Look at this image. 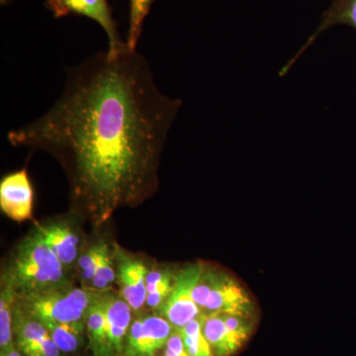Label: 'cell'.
I'll return each instance as SVG.
<instances>
[{
  "label": "cell",
  "mask_w": 356,
  "mask_h": 356,
  "mask_svg": "<svg viewBox=\"0 0 356 356\" xmlns=\"http://www.w3.org/2000/svg\"><path fill=\"white\" fill-rule=\"evenodd\" d=\"M180 106L161 92L146 58L125 42L67 70L51 109L7 138L14 147L60 156L74 202L102 224L153 191L159 154Z\"/></svg>",
  "instance_id": "6da1fadb"
},
{
  "label": "cell",
  "mask_w": 356,
  "mask_h": 356,
  "mask_svg": "<svg viewBox=\"0 0 356 356\" xmlns=\"http://www.w3.org/2000/svg\"><path fill=\"white\" fill-rule=\"evenodd\" d=\"M65 270L36 228L16 248L1 283L10 287L17 297L44 294L70 287Z\"/></svg>",
  "instance_id": "7a4b0ae2"
},
{
  "label": "cell",
  "mask_w": 356,
  "mask_h": 356,
  "mask_svg": "<svg viewBox=\"0 0 356 356\" xmlns=\"http://www.w3.org/2000/svg\"><path fill=\"white\" fill-rule=\"evenodd\" d=\"M99 293L84 287H67L44 294L16 296V303L40 322L79 324L86 323L88 309Z\"/></svg>",
  "instance_id": "3957f363"
},
{
  "label": "cell",
  "mask_w": 356,
  "mask_h": 356,
  "mask_svg": "<svg viewBox=\"0 0 356 356\" xmlns=\"http://www.w3.org/2000/svg\"><path fill=\"white\" fill-rule=\"evenodd\" d=\"M203 270L202 264H194L180 271L175 275L170 296L156 311L159 316L168 321L175 330L181 329L203 315L193 298L194 288Z\"/></svg>",
  "instance_id": "277c9868"
},
{
  "label": "cell",
  "mask_w": 356,
  "mask_h": 356,
  "mask_svg": "<svg viewBox=\"0 0 356 356\" xmlns=\"http://www.w3.org/2000/svg\"><path fill=\"white\" fill-rule=\"evenodd\" d=\"M175 327L158 314L136 318L126 339L125 356H154L165 348Z\"/></svg>",
  "instance_id": "5b68a950"
},
{
  "label": "cell",
  "mask_w": 356,
  "mask_h": 356,
  "mask_svg": "<svg viewBox=\"0 0 356 356\" xmlns=\"http://www.w3.org/2000/svg\"><path fill=\"white\" fill-rule=\"evenodd\" d=\"M210 270L211 290L204 315L209 314H231L250 316L252 300L247 292L233 278L219 271Z\"/></svg>",
  "instance_id": "8992f818"
},
{
  "label": "cell",
  "mask_w": 356,
  "mask_h": 356,
  "mask_svg": "<svg viewBox=\"0 0 356 356\" xmlns=\"http://www.w3.org/2000/svg\"><path fill=\"white\" fill-rule=\"evenodd\" d=\"M46 6L58 18L69 14H77L95 20L106 33L108 38L107 51H116L125 43L119 36L107 0H48Z\"/></svg>",
  "instance_id": "52a82bcc"
},
{
  "label": "cell",
  "mask_w": 356,
  "mask_h": 356,
  "mask_svg": "<svg viewBox=\"0 0 356 356\" xmlns=\"http://www.w3.org/2000/svg\"><path fill=\"white\" fill-rule=\"evenodd\" d=\"M34 189L26 168L9 173L0 182V208L16 222L31 219Z\"/></svg>",
  "instance_id": "ba28073f"
},
{
  "label": "cell",
  "mask_w": 356,
  "mask_h": 356,
  "mask_svg": "<svg viewBox=\"0 0 356 356\" xmlns=\"http://www.w3.org/2000/svg\"><path fill=\"white\" fill-rule=\"evenodd\" d=\"M117 278L120 294L133 311L139 312L146 305L147 276L149 269L144 262L129 257L122 250L114 254Z\"/></svg>",
  "instance_id": "9c48e42d"
},
{
  "label": "cell",
  "mask_w": 356,
  "mask_h": 356,
  "mask_svg": "<svg viewBox=\"0 0 356 356\" xmlns=\"http://www.w3.org/2000/svg\"><path fill=\"white\" fill-rule=\"evenodd\" d=\"M103 305L106 316L110 355L118 356L125 350L126 339L132 325L133 309L121 294L102 293Z\"/></svg>",
  "instance_id": "30bf717a"
},
{
  "label": "cell",
  "mask_w": 356,
  "mask_h": 356,
  "mask_svg": "<svg viewBox=\"0 0 356 356\" xmlns=\"http://www.w3.org/2000/svg\"><path fill=\"white\" fill-rule=\"evenodd\" d=\"M13 332L16 346L26 356H44V346L51 334L39 320L23 310L14 308Z\"/></svg>",
  "instance_id": "8fae6325"
},
{
  "label": "cell",
  "mask_w": 356,
  "mask_h": 356,
  "mask_svg": "<svg viewBox=\"0 0 356 356\" xmlns=\"http://www.w3.org/2000/svg\"><path fill=\"white\" fill-rule=\"evenodd\" d=\"M337 25H348L356 30V0H332L331 4L324 11L316 31L309 37L301 50L289 60V63L280 72V76H285L288 70L296 63L304 51L315 43L320 35L330 28Z\"/></svg>",
  "instance_id": "7c38bea8"
},
{
  "label": "cell",
  "mask_w": 356,
  "mask_h": 356,
  "mask_svg": "<svg viewBox=\"0 0 356 356\" xmlns=\"http://www.w3.org/2000/svg\"><path fill=\"white\" fill-rule=\"evenodd\" d=\"M65 268L79 261V240L72 229L65 222H51L37 227Z\"/></svg>",
  "instance_id": "4fadbf2b"
},
{
  "label": "cell",
  "mask_w": 356,
  "mask_h": 356,
  "mask_svg": "<svg viewBox=\"0 0 356 356\" xmlns=\"http://www.w3.org/2000/svg\"><path fill=\"white\" fill-rule=\"evenodd\" d=\"M202 330L214 356H231L242 346L229 331L222 314H203Z\"/></svg>",
  "instance_id": "5bb4252c"
},
{
  "label": "cell",
  "mask_w": 356,
  "mask_h": 356,
  "mask_svg": "<svg viewBox=\"0 0 356 356\" xmlns=\"http://www.w3.org/2000/svg\"><path fill=\"white\" fill-rule=\"evenodd\" d=\"M102 293L100 292L98 294L97 298L93 302L86 314V332H88L91 350L95 356H111Z\"/></svg>",
  "instance_id": "9a60e30c"
},
{
  "label": "cell",
  "mask_w": 356,
  "mask_h": 356,
  "mask_svg": "<svg viewBox=\"0 0 356 356\" xmlns=\"http://www.w3.org/2000/svg\"><path fill=\"white\" fill-rule=\"evenodd\" d=\"M0 294V350L1 355L15 348L13 343L14 308L16 295L10 287L1 283Z\"/></svg>",
  "instance_id": "2e32d148"
},
{
  "label": "cell",
  "mask_w": 356,
  "mask_h": 356,
  "mask_svg": "<svg viewBox=\"0 0 356 356\" xmlns=\"http://www.w3.org/2000/svg\"><path fill=\"white\" fill-rule=\"evenodd\" d=\"M53 337L58 348L62 353H70L79 350L86 323L79 324H64V323L41 322Z\"/></svg>",
  "instance_id": "e0dca14e"
},
{
  "label": "cell",
  "mask_w": 356,
  "mask_h": 356,
  "mask_svg": "<svg viewBox=\"0 0 356 356\" xmlns=\"http://www.w3.org/2000/svg\"><path fill=\"white\" fill-rule=\"evenodd\" d=\"M191 356H214L202 330V316L191 321L181 329L177 330Z\"/></svg>",
  "instance_id": "ac0fdd59"
},
{
  "label": "cell",
  "mask_w": 356,
  "mask_h": 356,
  "mask_svg": "<svg viewBox=\"0 0 356 356\" xmlns=\"http://www.w3.org/2000/svg\"><path fill=\"white\" fill-rule=\"evenodd\" d=\"M115 268H116V264H115L114 254H111L107 245L103 252L95 277L91 280L88 289L97 292H106L111 290L112 284L117 278Z\"/></svg>",
  "instance_id": "d6986e66"
},
{
  "label": "cell",
  "mask_w": 356,
  "mask_h": 356,
  "mask_svg": "<svg viewBox=\"0 0 356 356\" xmlns=\"http://www.w3.org/2000/svg\"><path fill=\"white\" fill-rule=\"evenodd\" d=\"M154 0H130V26L126 43L132 49H137L145 18Z\"/></svg>",
  "instance_id": "ffe728a7"
},
{
  "label": "cell",
  "mask_w": 356,
  "mask_h": 356,
  "mask_svg": "<svg viewBox=\"0 0 356 356\" xmlns=\"http://www.w3.org/2000/svg\"><path fill=\"white\" fill-rule=\"evenodd\" d=\"M107 243H98L93 245L77 261L79 264V273H81V280L83 283L90 284L91 280L95 277L96 270H97L98 264L102 259L103 252L107 247Z\"/></svg>",
  "instance_id": "44dd1931"
},
{
  "label": "cell",
  "mask_w": 356,
  "mask_h": 356,
  "mask_svg": "<svg viewBox=\"0 0 356 356\" xmlns=\"http://www.w3.org/2000/svg\"><path fill=\"white\" fill-rule=\"evenodd\" d=\"M222 315L229 331L243 346L250 334V324L248 322V318L250 316L231 315V314H222Z\"/></svg>",
  "instance_id": "7402d4cb"
},
{
  "label": "cell",
  "mask_w": 356,
  "mask_h": 356,
  "mask_svg": "<svg viewBox=\"0 0 356 356\" xmlns=\"http://www.w3.org/2000/svg\"><path fill=\"white\" fill-rule=\"evenodd\" d=\"M175 276L170 275L163 281L161 285L147 296L146 305L147 308L156 311L166 301L172 292Z\"/></svg>",
  "instance_id": "603a6c76"
},
{
  "label": "cell",
  "mask_w": 356,
  "mask_h": 356,
  "mask_svg": "<svg viewBox=\"0 0 356 356\" xmlns=\"http://www.w3.org/2000/svg\"><path fill=\"white\" fill-rule=\"evenodd\" d=\"M163 356H191L185 348L184 341L179 332L175 330L168 339Z\"/></svg>",
  "instance_id": "cb8c5ba5"
},
{
  "label": "cell",
  "mask_w": 356,
  "mask_h": 356,
  "mask_svg": "<svg viewBox=\"0 0 356 356\" xmlns=\"http://www.w3.org/2000/svg\"><path fill=\"white\" fill-rule=\"evenodd\" d=\"M17 348H13V350H9L8 353H3L1 356H21L20 351H18Z\"/></svg>",
  "instance_id": "d4e9b609"
},
{
  "label": "cell",
  "mask_w": 356,
  "mask_h": 356,
  "mask_svg": "<svg viewBox=\"0 0 356 356\" xmlns=\"http://www.w3.org/2000/svg\"><path fill=\"white\" fill-rule=\"evenodd\" d=\"M1 1V4H6L8 3V2H10L11 0H0Z\"/></svg>",
  "instance_id": "484cf974"
}]
</instances>
